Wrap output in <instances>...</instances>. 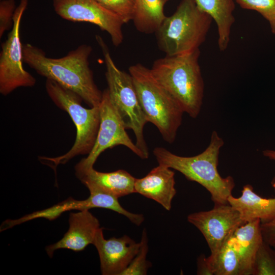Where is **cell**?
I'll use <instances>...</instances> for the list:
<instances>
[{
	"instance_id": "obj_5",
	"label": "cell",
	"mask_w": 275,
	"mask_h": 275,
	"mask_svg": "<svg viewBox=\"0 0 275 275\" xmlns=\"http://www.w3.org/2000/svg\"><path fill=\"white\" fill-rule=\"evenodd\" d=\"M128 71L147 122L156 127L166 142L174 143L184 112L154 78L150 68L138 63Z\"/></svg>"
},
{
	"instance_id": "obj_26",
	"label": "cell",
	"mask_w": 275,
	"mask_h": 275,
	"mask_svg": "<svg viewBox=\"0 0 275 275\" xmlns=\"http://www.w3.org/2000/svg\"><path fill=\"white\" fill-rule=\"evenodd\" d=\"M263 240L275 249V218L266 223H261Z\"/></svg>"
},
{
	"instance_id": "obj_22",
	"label": "cell",
	"mask_w": 275,
	"mask_h": 275,
	"mask_svg": "<svg viewBox=\"0 0 275 275\" xmlns=\"http://www.w3.org/2000/svg\"><path fill=\"white\" fill-rule=\"evenodd\" d=\"M148 237L146 229L142 232L140 249L127 268L123 271L122 275H145L148 269L151 266V263L147 260L148 252Z\"/></svg>"
},
{
	"instance_id": "obj_18",
	"label": "cell",
	"mask_w": 275,
	"mask_h": 275,
	"mask_svg": "<svg viewBox=\"0 0 275 275\" xmlns=\"http://www.w3.org/2000/svg\"><path fill=\"white\" fill-rule=\"evenodd\" d=\"M197 6L216 23L218 47L224 51L228 48L231 28L235 22V0H195Z\"/></svg>"
},
{
	"instance_id": "obj_23",
	"label": "cell",
	"mask_w": 275,
	"mask_h": 275,
	"mask_svg": "<svg viewBox=\"0 0 275 275\" xmlns=\"http://www.w3.org/2000/svg\"><path fill=\"white\" fill-rule=\"evenodd\" d=\"M242 8L260 13L269 23L275 34V0H235Z\"/></svg>"
},
{
	"instance_id": "obj_28",
	"label": "cell",
	"mask_w": 275,
	"mask_h": 275,
	"mask_svg": "<svg viewBox=\"0 0 275 275\" xmlns=\"http://www.w3.org/2000/svg\"><path fill=\"white\" fill-rule=\"evenodd\" d=\"M262 153L264 156L267 157L269 159L275 161V150L266 149L263 150ZM271 184L275 192V175L272 179Z\"/></svg>"
},
{
	"instance_id": "obj_24",
	"label": "cell",
	"mask_w": 275,
	"mask_h": 275,
	"mask_svg": "<svg viewBox=\"0 0 275 275\" xmlns=\"http://www.w3.org/2000/svg\"><path fill=\"white\" fill-rule=\"evenodd\" d=\"M102 7L117 15L124 23L132 20L134 8V0H96Z\"/></svg>"
},
{
	"instance_id": "obj_20",
	"label": "cell",
	"mask_w": 275,
	"mask_h": 275,
	"mask_svg": "<svg viewBox=\"0 0 275 275\" xmlns=\"http://www.w3.org/2000/svg\"><path fill=\"white\" fill-rule=\"evenodd\" d=\"M207 259L213 275H244L238 255L228 239L215 255Z\"/></svg>"
},
{
	"instance_id": "obj_27",
	"label": "cell",
	"mask_w": 275,
	"mask_h": 275,
	"mask_svg": "<svg viewBox=\"0 0 275 275\" xmlns=\"http://www.w3.org/2000/svg\"><path fill=\"white\" fill-rule=\"evenodd\" d=\"M197 273L199 275H213L207 257L204 254L198 258Z\"/></svg>"
},
{
	"instance_id": "obj_14",
	"label": "cell",
	"mask_w": 275,
	"mask_h": 275,
	"mask_svg": "<svg viewBox=\"0 0 275 275\" xmlns=\"http://www.w3.org/2000/svg\"><path fill=\"white\" fill-rule=\"evenodd\" d=\"M134 189L135 193L154 200L170 211L177 192L175 173L167 166L158 164L145 177L136 178Z\"/></svg>"
},
{
	"instance_id": "obj_12",
	"label": "cell",
	"mask_w": 275,
	"mask_h": 275,
	"mask_svg": "<svg viewBox=\"0 0 275 275\" xmlns=\"http://www.w3.org/2000/svg\"><path fill=\"white\" fill-rule=\"evenodd\" d=\"M93 245L99 254L101 274L122 275L138 253L140 243L127 235L106 239L100 228Z\"/></svg>"
},
{
	"instance_id": "obj_4",
	"label": "cell",
	"mask_w": 275,
	"mask_h": 275,
	"mask_svg": "<svg viewBox=\"0 0 275 275\" xmlns=\"http://www.w3.org/2000/svg\"><path fill=\"white\" fill-rule=\"evenodd\" d=\"M212 20L195 0H181L174 13L166 16L155 33L159 49L169 56L199 49Z\"/></svg>"
},
{
	"instance_id": "obj_17",
	"label": "cell",
	"mask_w": 275,
	"mask_h": 275,
	"mask_svg": "<svg viewBox=\"0 0 275 275\" xmlns=\"http://www.w3.org/2000/svg\"><path fill=\"white\" fill-rule=\"evenodd\" d=\"M228 240L238 255L244 275H252L256 253L264 241L260 220H253L240 226Z\"/></svg>"
},
{
	"instance_id": "obj_3",
	"label": "cell",
	"mask_w": 275,
	"mask_h": 275,
	"mask_svg": "<svg viewBox=\"0 0 275 275\" xmlns=\"http://www.w3.org/2000/svg\"><path fill=\"white\" fill-rule=\"evenodd\" d=\"M200 49L156 60L151 72L157 81L191 118L199 115L204 84L199 62Z\"/></svg>"
},
{
	"instance_id": "obj_10",
	"label": "cell",
	"mask_w": 275,
	"mask_h": 275,
	"mask_svg": "<svg viewBox=\"0 0 275 275\" xmlns=\"http://www.w3.org/2000/svg\"><path fill=\"white\" fill-rule=\"evenodd\" d=\"M53 6L56 13L63 19L93 23L109 35L115 46L122 43L124 22L96 0H53Z\"/></svg>"
},
{
	"instance_id": "obj_13",
	"label": "cell",
	"mask_w": 275,
	"mask_h": 275,
	"mask_svg": "<svg viewBox=\"0 0 275 275\" xmlns=\"http://www.w3.org/2000/svg\"><path fill=\"white\" fill-rule=\"evenodd\" d=\"M69 224V229L63 238L56 243L46 246V251L50 258L53 256L54 252L58 249L80 251L88 245L93 244L100 228L98 219L89 210L71 212Z\"/></svg>"
},
{
	"instance_id": "obj_15",
	"label": "cell",
	"mask_w": 275,
	"mask_h": 275,
	"mask_svg": "<svg viewBox=\"0 0 275 275\" xmlns=\"http://www.w3.org/2000/svg\"><path fill=\"white\" fill-rule=\"evenodd\" d=\"M75 176L90 190L95 189L118 198L135 193L136 178L124 170L101 172L93 167L85 170L75 169Z\"/></svg>"
},
{
	"instance_id": "obj_2",
	"label": "cell",
	"mask_w": 275,
	"mask_h": 275,
	"mask_svg": "<svg viewBox=\"0 0 275 275\" xmlns=\"http://www.w3.org/2000/svg\"><path fill=\"white\" fill-rule=\"evenodd\" d=\"M224 144L223 139L214 130L208 147L197 155L181 156L161 147L155 148L153 153L158 164L179 172L187 180L206 188L214 205L225 204L228 203L235 182L232 176L223 178L217 170L219 151Z\"/></svg>"
},
{
	"instance_id": "obj_7",
	"label": "cell",
	"mask_w": 275,
	"mask_h": 275,
	"mask_svg": "<svg viewBox=\"0 0 275 275\" xmlns=\"http://www.w3.org/2000/svg\"><path fill=\"white\" fill-rule=\"evenodd\" d=\"M96 40L104 57L107 89L111 99L126 129L133 131L135 136V144L147 159L149 152L143 130L148 122L142 109L132 77L129 73L121 70L117 67L103 39L96 36Z\"/></svg>"
},
{
	"instance_id": "obj_9",
	"label": "cell",
	"mask_w": 275,
	"mask_h": 275,
	"mask_svg": "<svg viewBox=\"0 0 275 275\" xmlns=\"http://www.w3.org/2000/svg\"><path fill=\"white\" fill-rule=\"evenodd\" d=\"M100 124L94 146L88 156L81 159L75 169L85 170L93 167L98 156L108 148L123 145L142 159H146L143 152L128 135L124 123L112 101L107 89L102 92L99 106Z\"/></svg>"
},
{
	"instance_id": "obj_6",
	"label": "cell",
	"mask_w": 275,
	"mask_h": 275,
	"mask_svg": "<svg viewBox=\"0 0 275 275\" xmlns=\"http://www.w3.org/2000/svg\"><path fill=\"white\" fill-rule=\"evenodd\" d=\"M46 92L53 102L67 112L76 130L75 141L66 153L56 157H42L40 159L52 162L54 167L65 164L75 156L89 154L95 144L100 124L98 107L87 108L82 106V98L76 93L46 79Z\"/></svg>"
},
{
	"instance_id": "obj_19",
	"label": "cell",
	"mask_w": 275,
	"mask_h": 275,
	"mask_svg": "<svg viewBox=\"0 0 275 275\" xmlns=\"http://www.w3.org/2000/svg\"><path fill=\"white\" fill-rule=\"evenodd\" d=\"M169 0H134L132 21L143 33H155L166 17L164 7Z\"/></svg>"
},
{
	"instance_id": "obj_11",
	"label": "cell",
	"mask_w": 275,
	"mask_h": 275,
	"mask_svg": "<svg viewBox=\"0 0 275 275\" xmlns=\"http://www.w3.org/2000/svg\"><path fill=\"white\" fill-rule=\"evenodd\" d=\"M187 221L202 234L215 255L235 230L245 223L239 212L229 204L214 205L208 211L190 213Z\"/></svg>"
},
{
	"instance_id": "obj_16",
	"label": "cell",
	"mask_w": 275,
	"mask_h": 275,
	"mask_svg": "<svg viewBox=\"0 0 275 275\" xmlns=\"http://www.w3.org/2000/svg\"><path fill=\"white\" fill-rule=\"evenodd\" d=\"M228 203L239 212L245 223L259 219L261 224L266 223L275 218V197H261L254 192L250 184L243 187L239 197L231 195Z\"/></svg>"
},
{
	"instance_id": "obj_25",
	"label": "cell",
	"mask_w": 275,
	"mask_h": 275,
	"mask_svg": "<svg viewBox=\"0 0 275 275\" xmlns=\"http://www.w3.org/2000/svg\"><path fill=\"white\" fill-rule=\"evenodd\" d=\"M14 0H2L0 2V38L5 32L12 29L16 10Z\"/></svg>"
},
{
	"instance_id": "obj_8",
	"label": "cell",
	"mask_w": 275,
	"mask_h": 275,
	"mask_svg": "<svg viewBox=\"0 0 275 275\" xmlns=\"http://www.w3.org/2000/svg\"><path fill=\"white\" fill-rule=\"evenodd\" d=\"M28 0H21L14 12L13 25L7 40L1 45L0 93L6 96L19 87L35 85V78L23 67L22 47L20 37L22 16Z\"/></svg>"
},
{
	"instance_id": "obj_21",
	"label": "cell",
	"mask_w": 275,
	"mask_h": 275,
	"mask_svg": "<svg viewBox=\"0 0 275 275\" xmlns=\"http://www.w3.org/2000/svg\"><path fill=\"white\" fill-rule=\"evenodd\" d=\"M252 275H275V249L264 241L256 253Z\"/></svg>"
},
{
	"instance_id": "obj_1",
	"label": "cell",
	"mask_w": 275,
	"mask_h": 275,
	"mask_svg": "<svg viewBox=\"0 0 275 275\" xmlns=\"http://www.w3.org/2000/svg\"><path fill=\"white\" fill-rule=\"evenodd\" d=\"M91 46L82 44L60 58L47 57L43 50L30 43L23 45V61L42 76L78 94L90 107H98L102 92L94 82L90 67Z\"/></svg>"
}]
</instances>
